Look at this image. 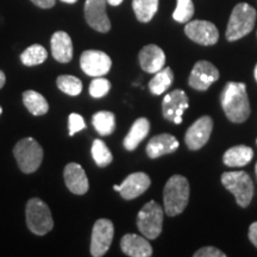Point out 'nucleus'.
Segmentation results:
<instances>
[{"instance_id":"nucleus-1","label":"nucleus","mask_w":257,"mask_h":257,"mask_svg":"<svg viewBox=\"0 0 257 257\" xmlns=\"http://www.w3.org/2000/svg\"><path fill=\"white\" fill-rule=\"evenodd\" d=\"M220 104L229 120L237 124L244 123L250 115V104L245 83L227 82L221 92Z\"/></svg>"},{"instance_id":"nucleus-2","label":"nucleus","mask_w":257,"mask_h":257,"mask_svg":"<svg viewBox=\"0 0 257 257\" xmlns=\"http://www.w3.org/2000/svg\"><path fill=\"white\" fill-rule=\"evenodd\" d=\"M189 200L188 180L182 175H173L165 186L163 204L165 212L169 217L182 213Z\"/></svg>"},{"instance_id":"nucleus-3","label":"nucleus","mask_w":257,"mask_h":257,"mask_svg":"<svg viewBox=\"0 0 257 257\" xmlns=\"http://www.w3.org/2000/svg\"><path fill=\"white\" fill-rule=\"evenodd\" d=\"M256 10L246 3H239L234 6L226 28V40L238 41L250 34L255 27Z\"/></svg>"},{"instance_id":"nucleus-4","label":"nucleus","mask_w":257,"mask_h":257,"mask_svg":"<svg viewBox=\"0 0 257 257\" xmlns=\"http://www.w3.org/2000/svg\"><path fill=\"white\" fill-rule=\"evenodd\" d=\"M14 155L19 169L25 174H31L40 168L43 161V148L32 137L21 140L14 148Z\"/></svg>"},{"instance_id":"nucleus-5","label":"nucleus","mask_w":257,"mask_h":257,"mask_svg":"<svg viewBox=\"0 0 257 257\" xmlns=\"http://www.w3.org/2000/svg\"><path fill=\"white\" fill-rule=\"evenodd\" d=\"M25 218L29 230L37 236H44L54 227V219L49 206L38 198H32L28 201Z\"/></svg>"},{"instance_id":"nucleus-6","label":"nucleus","mask_w":257,"mask_h":257,"mask_svg":"<svg viewBox=\"0 0 257 257\" xmlns=\"http://www.w3.org/2000/svg\"><path fill=\"white\" fill-rule=\"evenodd\" d=\"M221 184L232 193L240 207H248L252 200L253 184L245 172H226L221 175Z\"/></svg>"},{"instance_id":"nucleus-7","label":"nucleus","mask_w":257,"mask_h":257,"mask_svg":"<svg viewBox=\"0 0 257 257\" xmlns=\"http://www.w3.org/2000/svg\"><path fill=\"white\" fill-rule=\"evenodd\" d=\"M163 210L156 201H149L138 212L137 227L148 239H156L162 232Z\"/></svg>"},{"instance_id":"nucleus-8","label":"nucleus","mask_w":257,"mask_h":257,"mask_svg":"<svg viewBox=\"0 0 257 257\" xmlns=\"http://www.w3.org/2000/svg\"><path fill=\"white\" fill-rule=\"evenodd\" d=\"M114 236V226L110 219H99L93 225L91 237V255L101 257L110 249Z\"/></svg>"},{"instance_id":"nucleus-9","label":"nucleus","mask_w":257,"mask_h":257,"mask_svg":"<svg viewBox=\"0 0 257 257\" xmlns=\"http://www.w3.org/2000/svg\"><path fill=\"white\" fill-rule=\"evenodd\" d=\"M111 66L110 56L100 50H86L80 57V67L82 72L93 78L104 76L110 72Z\"/></svg>"},{"instance_id":"nucleus-10","label":"nucleus","mask_w":257,"mask_h":257,"mask_svg":"<svg viewBox=\"0 0 257 257\" xmlns=\"http://www.w3.org/2000/svg\"><path fill=\"white\" fill-rule=\"evenodd\" d=\"M185 34L193 42L201 46H213L219 40L217 27L207 21L188 22L185 27Z\"/></svg>"},{"instance_id":"nucleus-11","label":"nucleus","mask_w":257,"mask_h":257,"mask_svg":"<svg viewBox=\"0 0 257 257\" xmlns=\"http://www.w3.org/2000/svg\"><path fill=\"white\" fill-rule=\"evenodd\" d=\"M189 107L188 96L182 89H174L165 96L162 102V113L167 120L175 124L182 123V114Z\"/></svg>"},{"instance_id":"nucleus-12","label":"nucleus","mask_w":257,"mask_h":257,"mask_svg":"<svg viewBox=\"0 0 257 257\" xmlns=\"http://www.w3.org/2000/svg\"><path fill=\"white\" fill-rule=\"evenodd\" d=\"M219 70L208 61H198L193 67L188 85L197 91H206L219 79Z\"/></svg>"},{"instance_id":"nucleus-13","label":"nucleus","mask_w":257,"mask_h":257,"mask_svg":"<svg viewBox=\"0 0 257 257\" xmlns=\"http://www.w3.org/2000/svg\"><path fill=\"white\" fill-rule=\"evenodd\" d=\"M107 0H86L85 18L87 24L95 31L106 34L110 31L111 22L106 14Z\"/></svg>"},{"instance_id":"nucleus-14","label":"nucleus","mask_w":257,"mask_h":257,"mask_svg":"<svg viewBox=\"0 0 257 257\" xmlns=\"http://www.w3.org/2000/svg\"><path fill=\"white\" fill-rule=\"evenodd\" d=\"M213 121L208 115L199 118L188 127L185 136V142L191 150H199L210 140Z\"/></svg>"},{"instance_id":"nucleus-15","label":"nucleus","mask_w":257,"mask_h":257,"mask_svg":"<svg viewBox=\"0 0 257 257\" xmlns=\"http://www.w3.org/2000/svg\"><path fill=\"white\" fill-rule=\"evenodd\" d=\"M63 178L67 188L73 194L83 195L85 193H87L89 188L87 175H86L85 170L79 163H68L64 167Z\"/></svg>"},{"instance_id":"nucleus-16","label":"nucleus","mask_w":257,"mask_h":257,"mask_svg":"<svg viewBox=\"0 0 257 257\" xmlns=\"http://www.w3.org/2000/svg\"><path fill=\"white\" fill-rule=\"evenodd\" d=\"M150 185H152V180L146 173H133L121 182L119 193L126 200H133L142 195L150 187Z\"/></svg>"},{"instance_id":"nucleus-17","label":"nucleus","mask_w":257,"mask_h":257,"mask_svg":"<svg viewBox=\"0 0 257 257\" xmlns=\"http://www.w3.org/2000/svg\"><path fill=\"white\" fill-rule=\"evenodd\" d=\"M138 59H140L141 68L150 74L160 72L166 63L165 51L155 44H148L143 47L140 51Z\"/></svg>"},{"instance_id":"nucleus-18","label":"nucleus","mask_w":257,"mask_h":257,"mask_svg":"<svg viewBox=\"0 0 257 257\" xmlns=\"http://www.w3.org/2000/svg\"><path fill=\"white\" fill-rule=\"evenodd\" d=\"M120 249L130 257H150L153 255V246L147 238L135 233H126L120 240Z\"/></svg>"},{"instance_id":"nucleus-19","label":"nucleus","mask_w":257,"mask_h":257,"mask_svg":"<svg viewBox=\"0 0 257 257\" xmlns=\"http://www.w3.org/2000/svg\"><path fill=\"white\" fill-rule=\"evenodd\" d=\"M179 141L175 136L169 134H161L154 136L147 146V155L150 159H157L163 155H168L178 150Z\"/></svg>"},{"instance_id":"nucleus-20","label":"nucleus","mask_w":257,"mask_h":257,"mask_svg":"<svg viewBox=\"0 0 257 257\" xmlns=\"http://www.w3.org/2000/svg\"><path fill=\"white\" fill-rule=\"evenodd\" d=\"M51 54L57 62L68 63L73 59V42L64 31H56L50 40Z\"/></svg>"},{"instance_id":"nucleus-21","label":"nucleus","mask_w":257,"mask_h":257,"mask_svg":"<svg viewBox=\"0 0 257 257\" xmlns=\"http://www.w3.org/2000/svg\"><path fill=\"white\" fill-rule=\"evenodd\" d=\"M150 131V123L147 118H138L131 126L128 134L124 138V148L128 152L137 149L140 143L148 136Z\"/></svg>"},{"instance_id":"nucleus-22","label":"nucleus","mask_w":257,"mask_h":257,"mask_svg":"<svg viewBox=\"0 0 257 257\" xmlns=\"http://www.w3.org/2000/svg\"><path fill=\"white\" fill-rule=\"evenodd\" d=\"M253 157V152L250 147L236 146L226 150L223 156V162L227 167L246 166Z\"/></svg>"},{"instance_id":"nucleus-23","label":"nucleus","mask_w":257,"mask_h":257,"mask_svg":"<svg viewBox=\"0 0 257 257\" xmlns=\"http://www.w3.org/2000/svg\"><path fill=\"white\" fill-rule=\"evenodd\" d=\"M23 102L28 111L34 115H43L49 111V104L41 93L28 89L23 93Z\"/></svg>"},{"instance_id":"nucleus-24","label":"nucleus","mask_w":257,"mask_h":257,"mask_svg":"<svg viewBox=\"0 0 257 257\" xmlns=\"http://www.w3.org/2000/svg\"><path fill=\"white\" fill-rule=\"evenodd\" d=\"M173 81H174V74H173V70L170 69L169 67L162 68L160 72L155 73V76L150 80V92L155 95H161L172 86Z\"/></svg>"},{"instance_id":"nucleus-25","label":"nucleus","mask_w":257,"mask_h":257,"mask_svg":"<svg viewBox=\"0 0 257 257\" xmlns=\"http://www.w3.org/2000/svg\"><path fill=\"white\" fill-rule=\"evenodd\" d=\"M133 9L141 23H149L159 10V0H133Z\"/></svg>"},{"instance_id":"nucleus-26","label":"nucleus","mask_w":257,"mask_h":257,"mask_svg":"<svg viewBox=\"0 0 257 257\" xmlns=\"http://www.w3.org/2000/svg\"><path fill=\"white\" fill-rule=\"evenodd\" d=\"M92 123L100 136H110L115 128V117L112 112L99 111L93 115Z\"/></svg>"},{"instance_id":"nucleus-27","label":"nucleus","mask_w":257,"mask_h":257,"mask_svg":"<svg viewBox=\"0 0 257 257\" xmlns=\"http://www.w3.org/2000/svg\"><path fill=\"white\" fill-rule=\"evenodd\" d=\"M48 53L46 48L42 47L41 44H32L29 48H27L21 55V61L24 66L32 67L37 66V64H42L47 60Z\"/></svg>"},{"instance_id":"nucleus-28","label":"nucleus","mask_w":257,"mask_h":257,"mask_svg":"<svg viewBox=\"0 0 257 257\" xmlns=\"http://www.w3.org/2000/svg\"><path fill=\"white\" fill-rule=\"evenodd\" d=\"M92 157L96 163V166L104 168V167L108 166L113 160V156L110 150H108L107 146H106L104 141L101 140H94L92 144Z\"/></svg>"},{"instance_id":"nucleus-29","label":"nucleus","mask_w":257,"mask_h":257,"mask_svg":"<svg viewBox=\"0 0 257 257\" xmlns=\"http://www.w3.org/2000/svg\"><path fill=\"white\" fill-rule=\"evenodd\" d=\"M56 85L66 94L76 96L82 91L81 80L73 75H60L56 79Z\"/></svg>"},{"instance_id":"nucleus-30","label":"nucleus","mask_w":257,"mask_h":257,"mask_svg":"<svg viewBox=\"0 0 257 257\" xmlns=\"http://www.w3.org/2000/svg\"><path fill=\"white\" fill-rule=\"evenodd\" d=\"M176 9L173 14L174 21L179 23H187L194 16V5L192 0H176Z\"/></svg>"},{"instance_id":"nucleus-31","label":"nucleus","mask_w":257,"mask_h":257,"mask_svg":"<svg viewBox=\"0 0 257 257\" xmlns=\"http://www.w3.org/2000/svg\"><path fill=\"white\" fill-rule=\"evenodd\" d=\"M110 81H108L107 79L100 78V76H99V78H95L93 80L91 85H89V94L95 99L102 98V96H105L108 92H110Z\"/></svg>"},{"instance_id":"nucleus-32","label":"nucleus","mask_w":257,"mask_h":257,"mask_svg":"<svg viewBox=\"0 0 257 257\" xmlns=\"http://www.w3.org/2000/svg\"><path fill=\"white\" fill-rule=\"evenodd\" d=\"M68 128L69 136H74L76 133L86 128V123L81 115L78 113H70L68 117Z\"/></svg>"},{"instance_id":"nucleus-33","label":"nucleus","mask_w":257,"mask_h":257,"mask_svg":"<svg viewBox=\"0 0 257 257\" xmlns=\"http://www.w3.org/2000/svg\"><path fill=\"white\" fill-rule=\"evenodd\" d=\"M226 255L213 246H204L194 253V257H225Z\"/></svg>"},{"instance_id":"nucleus-34","label":"nucleus","mask_w":257,"mask_h":257,"mask_svg":"<svg viewBox=\"0 0 257 257\" xmlns=\"http://www.w3.org/2000/svg\"><path fill=\"white\" fill-rule=\"evenodd\" d=\"M30 2L41 9H51L55 5V0H30Z\"/></svg>"},{"instance_id":"nucleus-35","label":"nucleus","mask_w":257,"mask_h":257,"mask_svg":"<svg viewBox=\"0 0 257 257\" xmlns=\"http://www.w3.org/2000/svg\"><path fill=\"white\" fill-rule=\"evenodd\" d=\"M249 239L257 248V221L252 223L249 227Z\"/></svg>"},{"instance_id":"nucleus-36","label":"nucleus","mask_w":257,"mask_h":257,"mask_svg":"<svg viewBox=\"0 0 257 257\" xmlns=\"http://www.w3.org/2000/svg\"><path fill=\"white\" fill-rule=\"evenodd\" d=\"M5 82H6V76H5V74H4V72H3V70H0V89L4 87Z\"/></svg>"},{"instance_id":"nucleus-37","label":"nucleus","mask_w":257,"mask_h":257,"mask_svg":"<svg viewBox=\"0 0 257 257\" xmlns=\"http://www.w3.org/2000/svg\"><path fill=\"white\" fill-rule=\"evenodd\" d=\"M107 3L112 6H118L123 3V0H107Z\"/></svg>"},{"instance_id":"nucleus-38","label":"nucleus","mask_w":257,"mask_h":257,"mask_svg":"<svg viewBox=\"0 0 257 257\" xmlns=\"http://www.w3.org/2000/svg\"><path fill=\"white\" fill-rule=\"evenodd\" d=\"M62 3H66V4H75L78 0H61Z\"/></svg>"},{"instance_id":"nucleus-39","label":"nucleus","mask_w":257,"mask_h":257,"mask_svg":"<svg viewBox=\"0 0 257 257\" xmlns=\"http://www.w3.org/2000/svg\"><path fill=\"white\" fill-rule=\"evenodd\" d=\"M113 189L115 192H119L120 191V185H114L113 186Z\"/></svg>"},{"instance_id":"nucleus-40","label":"nucleus","mask_w":257,"mask_h":257,"mask_svg":"<svg viewBox=\"0 0 257 257\" xmlns=\"http://www.w3.org/2000/svg\"><path fill=\"white\" fill-rule=\"evenodd\" d=\"M253 75H255V79H256V81H257V64H256V67H255V72H253Z\"/></svg>"},{"instance_id":"nucleus-41","label":"nucleus","mask_w":257,"mask_h":257,"mask_svg":"<svg viewBox=\"0 0 257 257\" xmlns=\"http://www.w3.org/2000/svg\"><path fill=\"white\" fill-rule=\"evenodd\" d=\"M255 173H256V178H257V163H256V166H255Z\"/></svg>"},{"instance_id":"nucleus-42","label":"nucleus","mask_w":257,"mask_h":257,"mask_svg":"<svg viewBox=\"0 0 257 257\" xmlns=\"http://www.w3.org/2000/svg\"><path fill=\"white\" fill-rule=\"evenodd\" d=\"M2 113H3V107L0 106V115H2Z\"/></svg>"}]
</instances>
